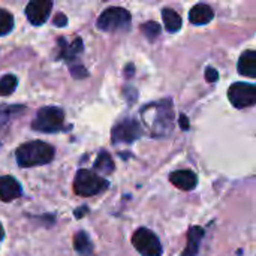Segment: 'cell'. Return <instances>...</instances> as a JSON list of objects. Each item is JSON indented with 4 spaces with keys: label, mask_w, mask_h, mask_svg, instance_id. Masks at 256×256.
Returning a JSON list of instances; mask_svg holds the SVG:
<instances>
[{
    "label": "cell",
    "mask_w": 256,
    "mask_h": 256,
    "mask_svg": "<svg viewBox=\"0 0 256 256\" xmlns=\"http://www.w3.org/2000/svg\"><path fill=\"white\" fill-rule=\"evenodd\" d=\"M132 244L141 256H162L164 254L160 240L148 228H138L132 236Z\"/></svg>",
    "instance_id": "obj_5"
},
{
    "label": "cell",
    "mask_w": 256,
    "mask_h": 256,
    "mask_svg": "<svg viewBox=\"0 0 256 256\" xmlns=\"http://www.w3.org/2000/svg\"><path fill=\"white\" fill-rule=\"evenodd\" d=\"M142 135V128L135 118H124L112 128V144H132Z\"/></svg>",
    "instance_id": "obj_7"
},
{
    "label": "cell",
    "mask_w": 256,
    "mask_h": 256,
    "mask_svg": "<svg viewBox=\"0 0 256 256\" xmlns=\"http://www.w3.org/2000/svg\"><path fill=\"white\" fill-rule=\"evenodd\" d=\"M170 182L180 190H192L198 184V177L190 170H177L171 172Z\"/></svg>",
    "instance_id": "obj_12"
},
{
    "label": "cell",
    "mask_w": 256,
    "mask_h": 256,
    "mask_svg": "<svg viewBox=\"0 0 256 256\" xmlns=\"http://www.w3.org/2000/svg\"><path fill=\"white\" fill-rule=\"evenodd\" d=\"M22 195L21 184L10 176H0V201L10 202Z\"/></svg>",
    "instance_id": "obj_11"
},
{
    "label": "cell",
    "mask_w": 256,
    "mask_h": 256,
    "mask_svg": "<svg viewBox=\"0 0 256 256\" xmlns=\"http://www.w3.org/2000/svg\"><path fill=\"white\" fill-rule=\"evenodd\" d=\"M162 20H164V24H165V28L170 32V33H177L182 26H183V21H182V16L172 10V9H168L165 8L162 10Z\"/></svg>",
    "instance_id": "obj_18"
},
{
    "label": "cell",
    "mask_w": 256,
    "mask_h": 256,
    "mask_svg": "<svg viewBox=\"0 0 256 256\" xmlns=\"http://www.w3.org/2000/svg\"><path fill=\"white\" fill-rule=\"evenodd\" d=\"M14 28V16L10 12L0 9V36L8 34Z\"/></svg>",
    "instance_id": "obj_22"
},
{
    "label": "cell",
    "mask_w": 256,
    "mask_h": 256,
    "mask_svg": "<svg viewBox=\"0 0 256 256\" xmlns=\"http://www.w3.org/2000/svg\"><path fill=\"white\" fill-rule=\"evenodd\" d=\"M4 238V230H3V226H2V224H0V242Z\"/></svg>",
    "instance_id": "obj_29"
},
{
    "label": "cell",
    "mask_w": 256,
    "mask_h": 256,
    "mask_svg": "<svg viewBox=\"0 0 256 256\" xmlns=\"http://www.w3.org/2000/svg\"><path fill=\"white\" fill-rule=\"evenodd\" d=\"M74 248L80 256H92L93 255V244L88 238L87 232L78 231L74 237Z\"/></svg>",
    "instance_id": "obj_17"
},
{
    "label": "cell",
    "mask_w": 256,
    "mask_h": 256,
    "mask_svg": "<svg viewBox=\"0 0 256 256\" xmlns=\"http://www.w3.org/2000/svg\"><path fill=\"white\" fill-rule=\"evenodd\" d=\"M16 76L12 74H6L0 78V96H9L16 88Z\"/></svg>",
    "instance_id": "obj_20"
},
{
    "label": "cell",
    "mask_w": 256,
    "mask_h": 256,
    "mask_svg": "<svg viewBox=\"0 0 256 256\" xmlns=\"http://www.w3.org/2000/svg\"><path fill=\"white\" fill-rule=\"evenodd\" d=\"M141 32L144 33V36L148 39V40H156L158 36L160 34V24L156 22V21H147L141 26Z\"/></svg>",
    "instance_id": "obj_21"
},
{
    "label": "cell",
    "mask_w": 256,
    "mask_h": 256,
    "mask_svg": "<svg viewBox=\"0 0 256 256\" xmlns=\"http://www.w3.org/2000/svg\"><path fill=\"white\" fill-rule=\"evenodd\" d=\"M64 124V112L58 106H44L38 111L34 120L32 122V128L36 132L42 134H54L63 129Z\"/></svg>",
    "instance_id": "obj_4"
},
{
    "label": "cell",
    "mask_w": 256,
    "mask_h": 256,
    "mask_svg": "<svg viewBox=\"0 0 256 256\" xmlns=\"http://www.w3.org/2000/svg\"><path fill=\"white\" fill-rule=\"evenodd\" d=\"M51 9H52L51 0H30L26 8V15L32 24L40 26L50 16Z\"/></svg>",
    "instance_id": "obj_9"
},
{
    "label": "cell",
    "mask_w": 256,
    "mask_h": 256,
    "mask_svg": "<svg viewBox=\"0 0 256 256\" xmlns=\"http://www.w3.org/2000/svg\"><path fill=\"white\" fill-rule=\"evenodd\" d=\"M26 111V106L22 105H10V106H2L0 108V147L9 132V126L15 118H18Z\"/></svg>",
    "instance_id": "obj_10"
},
{
    "label": "cell",
    "mask_w": 256,
    "mask_h": 256,
    "mask_svg": "<svg viewBox=\"0 0 256 256\" xmlns=\"http://www.w3.org/2000/svg\"><path fill=\"white\" fill-rule=\"evenodd\" d=\"M238 72L244 76L256 78V51H246L240 56Z\"/></svg>",
    "instance_id": "obj_16"
},
{
    "label": "cell",
    "mask_w": 256,
    "mask_h": 256,
    "mask_svg": "<svg viewBox=\"0 0 256 256\" xmlns=\"http://www.w3.org/2000/svg\"><path fill=\"white\" fill-rule=\"evenodd\" d=\"M132 70H134V66L129 64V66H128V74H126V75H128V76H132Z\"/></svg>",
    "instance_id": "obj_28"
},
{
    "label": "cell",
    "mask_w": 256,
    "mask_h": 256,
    "mask_svg": "<svg viewBox=\"0 0 256 256\" xmlns=\"http://www.w3.org/2000/svg\"><path fill=\"white\" fill-rule=\"evenodd\" d=\"M114 170H116V165H114L111 154L108 152L102 150L94 160V171L100 172V174H111V172H114Z\"/></svg>",
    "instance_id": "obj_19"
},
{
    "label": "cell",
    "mask_w": 256,
    "mask_h": 256,
    "mask_svg": "<svg viewBox=\"0 0 256 256\" xmlns=\"http://www.w3.org/2000/svg\"><path fill=\"white\" fill-rule=\"evenodd\" d=\"M58 44L62 45V51H60V57L68 60V62H74L76 60V57L82 52L84 50V44L80 38H76L72 44H66L64 39H58Z\"/></svg>",
    "instance_id": "obj_15"
},
{
    "label": "cell",
    "mask_w": 256,
    "mask_h": 256,
    "mask_svg": "<svg viewBox=\"0 0 256 256\" xmlns=\"http://www.w3.org/2000/svg\"><path fill=\"white\" fill-rule=\"evenodd\" d=\"M206 80L208 82H216L219 80V72L214 68H207L206 69Z\"/></svg>",
    "instance_id": "obj_24"
},
{
    "label": "cell",
    "mask_w": 256,
    "mask_h": 256,
    "mask_svg": "<svg viewBox=\"0 0 256 256\" xmlns=\"http://www.w3.org/2000/svg\"><path fill=\"white\" fill-rule=\"evenodd\" d=\"M180 126H182V129H184V130L189 129V120H188L186 116H180Z\"/></svg>",
    "instance_id": "obj_27"
},
{
    "label": "cell",
    "mask_w": 256,
    "mask_h": 256,
    "mask_svg": "<svg viewBox=\"0 0 256 256\" xmlns=\"http://www.w3.org/2000/svg\"><path fill=\"white\" fill-rule=\"evenodd\" d=\"M204 238V230L201 226H192L188 232V246L182 256H198L201 242Z\"/></svg>",
    "instance_id": "obj_14"
},
{
    "label": "cell",
    "mask_w": 256,
    "mask_h": 256,
    "mask_svg": "<svg viewBox=\"0 0 256 256\" xmlns=\"http://www.w3.org/2000/svg\"><path fill=\"white\" fill-rule=\"evenodd\" d=\"M52 24H54L56 27H64V26L68 24V18H66V15H64V14H62V12H58V14L54 16Z\"/></svg>",
    "instance_id": "obj_25"
},
{
    "label": "cell",
    "mask_w": 256,
    "mask_h": 256,
    "mask_svg": "<svg viewBox=\"0 0 256 256\" xmlns=\"http://www.w3.org/2000/svg\"><path fill=\"white\" fill-rule=\"evenodd\" d=\"M141 116L153 136L160 138V136H166L171 132L174 116L170 100H162L147 105L141 111Z\"/></svg>",
    "instance_id": "obj_1"
},
{
    "label": "cell",
    "mask_w": 256,
    "mask_h": 256,
    "mask_svg": "<svg viewBox=\"0 0 256 256\" xmlns=\"http://www.w3.org/2000/svg\"><path fill=\"white\" fill-rule=\"evenodd\" d=\"M228 98H230V102L238 110L256 105V84L236 82L230 87Z\"/></svg>",
    "instance_id": "obj_8"
},
{
    "label": "cell",
    "mask_w": 256,
    "mask_h": 256,
    "mask_svg": "<svg viewBox=\"0 0 256 256\" xmlns=\"http://www.w3.org/2000/svg\"><path fill=\"white\" fill-rule=\"evenodd\" d=\"M214 18V12L213 9L206 4V3H198L195 4L190 12H189V21L195 26H204L208 24Z\"/></svg>",
    "instance_id": "obj_13"
},
{
    "label": "cell",
    "mask_w": 256,
    "mask_h": 256,
    "mask_svg": "<svg viewBox=\"0 0 256 256\" xmlns=\"http://www.w3.org/2000/svg\"><path fill=\"white\" fill-rule=\"evenodd\" d=\"M130 14L123 8H108L98 18V28L104 32H118L130 26Z\"/></svg>",
    "instance_id": "obj_6"
},
{
    "label": "cell",
    "mask_w": 256,
    "mask_h": 256,
    "mask_svg": "<svg viewBox=\"0 0 256 256\" xmlns=\"http://www.w3.org/2000/svg\"><path fill=\"white\" fill-rule=\"evenodd\" d=\"M70 74H72V76H75V78H78V80H81V78H86V76L88 75L87 69H86L82 64H75V66H70Z\"/></svg>",
    "instance_id": "obj_23"
},
{
    "label": "cell",
    "mask_w": 256,
    "mask_h": 256,
    "mask_svg": "<svg viewBox=\"0 0 256 256\" xmlns=\"http://www.w3.org/2000/svg\"><path fill=\"white\" fill-rule=\"evenodd\" d=\"M110 183L90 170H80L74 180V190L80 196H94L108 189Z\"/></svg>",
    "instance_id": "obj_3"
},
{
    "label": "cell",
    "mask_w": 256,
    "mask_h": 256,
    "mask_svg": "<svg viewBox=\"0 0 256 256\" xmlns=\"http://www.w3.org/2000/svg\"><path fill=\"white\" fill-rule=\"evenodd\" d=\"M15 158L21 168L40 166L52 160L54 148L44 141H28L16 148Z\"/></svg>",
    "instance_id": "obj_2"
},
{
    "label": "cell",
    "mask_w": 256,
    "mask_h": 256,
    "mask_svg": "<svg viewBox=\"0 0 256 256\" xmlns=\"http://www.w3.org/2000/svg\"><path fill=\"white\" fill-rule=\"evenodd\" d=\"M88 213V207L87 206H82V207H80V208H76L75 210V218H82L84 214H87Z\"/></svg>",
    "instance_id": "obj_26"
}]
</instances>
